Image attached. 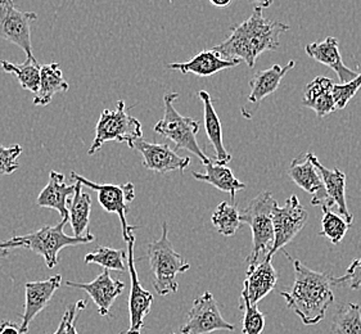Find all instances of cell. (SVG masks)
<instances>
[{
    "instance_id": "36",
    "label": "cell",
    "mask_w": 361,
    "mask_h": 334,
    "mask_svg": "<svg viewBox=\"0 0 361 334\" xmlns=\"http://www.w3.org/2000/svg\"><path fill=\"white\" fill-rule=\"evenodd\" d=\"M336 287H348L353 291H357L361 288V257L351 262V265L347 268L346 274L343 276L334 278Z\"/></svg>"
},
{
    "instance_id": "44",
    "label": "cell",
    "mask_w": 361,
    "mask_h": 334,
    "mask_svg": "<svg viewBox=\"0 0 361 334\" xmlns=\"http://www.w3.org/2000/svg\"><path fill=\"white\" fill-rule=\"evenodd\" d=\"M171 334H175V333H171Z\"/></svg>"
},
{
    "instance_id": "29",
    "label": "cell",
    "mask_w": 361,
    "mask_h": 334,
    "mask_svg": "<svg viewBox=\"0 0 361 334\" xmlns=\"http://www.w3.org/2000/svg\"><path fill=\"white\" fill-rule=\"evenodd\" d=\"M334 334H361V306L347 302L341 306L333 318Z\"/></svg>"
},
{
    "instance_id": "40",
    "label": "cell",
    "mask_w": 361,
    "mask_h": 334,
    "mask_svg": "<svg viewBox=\"0 0 361 334\" xmlns=\"http://www.w3.org/2000/svg\"><path fill=\"white\" fill-rule=\"evenodd\" d=\"M251 6H253L255 8H259V9H262V8H269L273 3H274V0H247Z\"/></svg>"
},
{
    "instance_id": "35",
    "label": "cell",
    "mask_w": 361,
    "mask_h": 334,
    "mask_svg": "<svg viewBox=\"0 0 361 334\" xmlns=\"http://www.w3.org/2000/svg\"><path fill=\"white\" fill-rule=\"evenodd\" d=\"M22 147L16 144L13 147H4L0 144V176L11 175L20 168L18 157L21 154Z\"/></svg>"
},
{
    "instance_id": "13",
    "label": "cell",
    "mask_w": 361,
    "mask_h": 334,
    "mask_svg": "<svg viewBox=\"0 0 361 334\" xmlns=\"http://www.w3.org/2000/svg\"><path fill=\"white\" fill-rule=\"evenodd\" d=\"M289 178L306 193L311 194V204L322 207H333L332 201L325 189L323 178L311 161L310 152L301 154L292 161L288 170Z\"/></svg>"
},
{
    "instance_id": "15",
    "label": "cell",
    "mask_w": 361,
    "mask_h": 334,
    "mask_svg": "<svg viewBox=\"0 0 361 334\" xmlns=\"http://www.w3.org/2000/svg\"><path fill=\"white\" fill-rule=\"evenodd\" d=\"M62 285V276H53L47 280L29 282L25 285V310L22 315L21 333L29 332L31 321L35 319L37 314L42 313L47 306L49 305L51 297Z\"/></svg>"
},
{
    "instance_id": "30",
    "label": "cell",
    "mask_w": 361,
    "mask_h": 334,
    "mask_svg": "<svg viewBox=\"0 0 361 334\" xmlns=\"http://www.w3.org/2000/svg\"><path fill=\"white\" fill-rule=\"evenodd\" d=\"M211 221L221 235L233 237L242 225L240 211L234 204L221 202L212 214Z\"/></svg>"
},
{
    "instance_id": "1",
    "label": "cell",
    "mask_w": 361,
    "mask_h": 334,
    "mask_svg": "<svg viewBox=\"0 0 361 334\" xmlns=\"http://www.w3.org/2000/svg\"><path fill=\"white\" fill-rule=\"evenodd\" d=\"M289 29L286 23L267 20L262 15V9L255 8L248 20L235 25L231 35L212 49L226 61H243L252 68L264 51L279 49L281 37Z\"/></svg>"
},
{
    "instance_id": "22",
    "label": "cell",
    "mask_w": 361,
    "mask_h": 334,
    "mask_svg": "<svg viewBox=\"0 0 361 334\" xmlns=\"http://www.w3.org/2000/svg\"><path fill=\"white\" fill-rule=\"evenodd\" d=\"M336 84L329 78L318 76L305 89L302 106L312 109L319 118H324L337 109L333 87Z\"/></svg>"
},
{
    "instance_id": "27",
    "label": "cell",
    "mask_w": 361,
    "mask_h": 334,
    "mask_svg": "<svg viewBox=\"0 0 361 334\" xmlns=\"http://www.w3.org/2000/svg\"><path fill=\"white\" fill-rule=\"evenodd\" d=\"M90 211H92V197L82 192V184L76 182V192L68 207V221L73 228V237L82 238L87 237L89 223H90Z\"/></svg>"
},
{
    "instance_id": "34",
    "label": "cell",
    "mask_w": 361,
    "mask_h": 334,
    "mask_svg": "<svg viewBox=\"0 0 361 334\" xmlns=\"http://www.w3.org/2000/svg\"><path fill=\"white\" fill-rule=\"evenodd\" d=\"M360 87L361 73H359L354 80L348 81L346 84H336L333 87V95H334L337 109H346L347 104L360 90Z\"/></svg>"
},
{
    "instance_id": "6",
    "label": "cell",
    "mask_w": 361,
    "mask_h": 334,
    "mask_svg": "<svg viewBox=\"0 0 361 334\" xmlns=\"http://www.w3.org/2000/svg\"><path fill=\"white\" fill-rule=\"evenodd\" d=\"M179 98L178 93H167L164 97L165 113L154 125V131L164 138L170 139L175 144V149H184L195 154L203 165H209L211 160L202 152L197 143V134L200 131V123L190 117L181 116L173 107V102Z\"/></svg>"
},
{
    "instance_id": "21",
    "label": "cell",
    "mask_w": 361,
    "mask_h": 334,
    "mask_svg": "<svg viewBox=\"0 0 361 334\" xmlns=\"http://www.w3.org/2000/svg\"><path fill=\"white\" fill-rule=\"evenodd\" d=\"M310 157L312 163L317 166L319 173L323 178L325 189H326L328 196L332 201L333 206H337L341 216L345 218L348 224H351L354 221V216L347 207L346 175H345V173H342L340 168L329 170V168L323 166L314 153L310 152Z\"/></svg>"
},
{
    "instance_id": "38",
    "label": "cell",
    "mask_w": 361,
    "mask_h": 334,
    "mask_svg": "<svg viewBox=\"0 0 361 334\" xmlns=\"http://www.w3.org/2000/svg\"><path fill=\"white\" fill-rule=\"evenodd\" d=\"M0 334H22L21 326L16 324L13 321L4 320L0 323Z\"/></svg>"
},
{
    "instance_id": "11",
    "label": "cell",
    "mask_w": 361,
    "mask_h": 334,
    "mask_svg": "<svg viewBox=\"0 0 361 334\" xmlns=\"http://www.w3.org/2000/svg\"><path fill=\"white\" fill-rule=\"evenodd\" d=\"M307 218L309 214L304 206L300 204L297 196L289 197L283 207L275 206L273 212L274 245L267 257L273 259L279 249H283L295 240L297 234L304 229Z\"/></svg>"
},
{
    "instance_id": "10",
    "label": "cell",
    "mask_w": 361,
    "mask_h": 334,
    "mask_svg": "<svg viewBox=\"0 0 361 334\" xmlns=\"http://www.w3.org/2000/svg\"><path fill=\"white\" fill-rule=\"evenodd\" d=\"M234 329L235 327L223 318L212 293L206 291L195 298L187 321L180 328V334H211L216 330L233 332Z\"/></svg>"
},
{
    "instance_id": "37",
    "label": "cell",
    "mask_w": 361,
    "mask_h": 334,
    "mask_svg": "<svg viewBox=\"0 0 361 334\" xmlns=\"http://www.w3.org/2000/svg\"><path fill=\"white\" fill-rule=\"evenodd\" d=\"M87 299H80L76 304L71 305V318L68 321L66 334H79L76 329V321L79 319L80 314L82 313V310L87 309Z\"/></svg>"
},
{
    "instance_id": "19",
    "label": "cell",
    "mask_w": 361,
    "mask_h": 334,
    "mask_svg": "<svg viewBox=\"0 0 361 334\" xmlns=\"http://www.w3.org/2000/svg\"><path fill=\"white\" fill-rule=\"evenodd\" d=\"M296 62L289 61L287 65L271 66L267 70H262L253 75L252 79L250 80V87H251V94L248 97V106H252L253 113L257 111V104L262 102L269 95L274 94L278 90V87L282 82L283 78L295 67Z\"/></svg>"
},
{
    "instance_id": "32",
    "label": "cell",
    "mask_w": 361,
    "mask_h": 334,
    "mask_svg": "<svg viewBox=\"0 0 361 334\" xmlns=\"http://www.w3.org/2000/svg\"><path fill=\"white\" fill-rule=\"evenodd\" d=\"M350 224L345 218L334 214L331 209L323 207V218H322V230L320 237H326L333 245H338L345 238Z\"/></svg>"
},
{
    "instance_id": "23",
    "label": "cell",
    "mask_w": 361,
    "mask_h": 334,
    "mask_svg": "<svg viewBox=\"0 0 361 334\" xmlns=\"http://www.w3.org/2000/svg\"><path fill=\"white\" fill-rule=\"evenodd\" d=\"M239 61H226L216 51L209 49L198 53L193 58L184 63H170V70H178L181 73H193L195 76L209 78L226 68L238 65Z\"/></svg>"
},
{
    "instance_id": "42",
    "label": "cell",
    "mask_w": 361,
    "mask_h": 334,
    "mask_svg": "<svg viewBox=\"0 0 361 334\" xmlns=\"http://www.w3.org/2000/svg\"><path fill=\"white\" fill-rule=\"evenodd\" d=\"M120 334H126V333H123V332H121V333H120Z\"/></svg>"
},
{
    "instance_id": "33",
    "label": "cell",
    "mask_w": 361,
    "mask_h": 334,
    "mask_svg": "<svg viewBox=\"0 0 361 334\" xmlns=\"http://www.w3.org/2000/svg\"><path fill=\"white\" fill-rule=\"evenodd\" d=\"M242 304L239 309L243 310L242 334H261L265 328V314L261 313L257 305H252L250 299L240 293Z\"/></svg>"
},
{
    "instance_id": "39",
    "label": "cell",
    "mask_w": 361,
    "mask_h": 334,
    "mask_svg": "<svg viewBox=\"0 0 361 334\" xmlns=\"http://www.w3.org/2000/svg\"><path fill=\"white\" fill-rule=\"evenodd\" d=\"M70 318H71V306L67 309V311H66L65 315H63V318L61 320L59 327H58L57 330H56L53 334H66V332H67V326H68V321H70Z\"/></svg>"
},
{
    "instance_id": "4",
    "label": "cell",
    "mask_w": 361,
    "mask_h": 334,
    "mask_svg": "<svg viewBox=\"0 0 361 334\" xmlns=\"http://www.w3.org/2000/svg\"><path fill=\"white\" fill-rule=\"evenodd\" d=\"M147 259L153 276V288L159 296H167L179 291L178 274L187 273L189 264L179 252L173 249L169 240L167 223L162 224V235L147 246Z\"/></svg>"
},
{
    "instance_id": "28",
    "label": "cell",
    "mask_w": 361,
    "mask_h": 334,
    "mask_svg": "<svg viewBox=\"0 0 361 334\" xmlns=\"http://www.w3.org/2000/svg\"><path fill=\"white\" fill-rule=\"evenodd\" d=\"M1 68L6 73H13L22 89L37 94L40 87L42 73V66L37 63V59H26L23 63H11L7 61H1Z\"/></svg>"
},
{
    "instance_id": "18",
    "label": "cell",
    "mask_w": 361,
    "mask_h": 334,
    "mask_svg": "<svg viewBox=\"0 0 361 334\" xmlns=\"http://www.w3.org/2000/svg\"><path fill=\"white\" fill-rule=\"evenodd\" d=\"M306 54L322 65L328 66L337 73L341 84H346L348 81L354 80L359 73L350 70L342 61L338 40L336 37H328L320 43L307 44L305 47Z\"/></svg>"
},
{
    "instance_id": "26",
    "label": "cell",
    "mask_w": 361,
    "mask_h": 334,
    "mask_svg": "<svg viewBox=\"0 0 361 334\" xmlns=\"http://www.w3.org/2000/svg\"><path fill=\"white\" fill-rule=\"evenodd\" d=\"M70 89L68 82L63 78L61 66L48 63L42 66L40 87L34 98V106H48L57 93H65Z\"/></svg>"
},
{
    "instance_id": "20",
    "label": "cell",
    "mask_w": 361,
    "mask_h": 334,
    "mask_svg": "<svg viewBox=\"0 0 361 334\" xmlns=\"http://www.w3.org/2000/svg\"><path fill=\"white\" fill-rule=\"evenodd\" d=\"M76 192L75 185H67L65 175L51 170L49 182L37 196V206L57 211L62 220H68V198Z\"/></svg>"
},
{
    "instance_id": "43",
    "label": "cell",
    "mask_w": 361,
    "mask_h": 334,
    "mask_svg": "<svg viewBox=\"0 0 361 334\" xmlns=\"http://www.w3.org/2000/svg\"><path fill=\"white\" fill-rule=\"evenodd\" d=\"M0 67H1V62H0Z\"/></svg>"
},
{
    "instance_id": "17",
    "label": "cell",
    "mask_w": 361,
    "mask_h": 334,
    "mask_svg": "<svg viewBox=\"0 0 361 334\" xmlns=\"http://www.w3.org/2000/svg\"><path fill=\"white\" fill-rule=\"evenodd\" d=\"M66 285L87 292L90 298L94 301L102 316L109 315V309L114 305L116 298L118 297L125 290V283L118 279H112L109 276V270L107 269L103 270L101 274L90 283H76V282L67 280Z\"/></svg>"
},
{
    "instance_id": "8",
    "label": "cell",
    "mask_w": 361,
    "mask_h": 334,
    "mask_svg": "<svg viewBox=\"0 0 361 334\" xmlns=\"http://www.w3.org/2000/svg\"><path fill=\"white\" fill-rule=\"evenodd\" d=\"M71 178L76 182L82 184V187L93 189L98 194V202L106 212L109 214H117L120 221H121V229H123V238L126 243L130 240L131 234L139 226H131L128 224L126 214L129 212V204L135 199V187L133 183H125V184H98L92 180H87V178L76 174L75 171L71 173Z\"/></svg>"
},
{
    "instance_id": "9",
    "label": "cell",
    "mask_w": 361,
    "mask_h": 334,
    "mask_svg": "<svg viewBox=\"0 0 361 334\" xmlns=\"http://www.w3.org/2000/svg\"><path fill=\"white\" fill-rule=\"evenodd\" d=\"M37 20L35 12L17 9L15 0H0V37L21 48L27 59H37L31 45V23Z\"/></svg>"
},
{
    "instance_id": "25",
    "label": "cell",
    "mask_w": 361,
    "mask_h": 334,
    "mask_svg": "<svg viewBox=\"0 0 361 334\" xmlns=\"http://www.w3.org/2000/svg\"><path fill=\"white\" fill-rule=\"evenodd\" d=\"M192 175L198 182L207 183L221 192L229 193L233 201H235L237 192L247 188L246 184L239 182L229 167L220 163H212V161L209 165H206V174H200L193 171Z\"/></svg>"
},
{
    "instance_id": "3",
    "label": "cell",
    "mask_w": 361,
    "mask_h": 334,
    "mask_svg": "<svg viewBox=\"0 0 361 334\" xmlns=\"http://www.w3.org/2000/svg\"><path fill=\"white\" fill-rule=\"evenodd\" d=\"M68 220H61L57 225H45L37 232L30 233L26 235H16L9 240L0 242V256L7 254L13 248H26L42 256L49 269L58 265V254L66 247L89 245L94 240V235L89 234L87 237L78 238L70 237L63 232V228Z\"/></svg>"
},
{
    "instance_id": "7",
    "label": "cell",
    "mask_w": 361,
    "mask_h": 334,
    "mask_svg": "<svg viewBox=\"0 0 361 334\" xmlns=\"http://www.w3.org/2000/svg\"><path fill=\"white\" fill-rule=\"evenodd\" d=\"M140 138H143L142 124L128 113L125 101L118 99L115 109L102 111L95 126V138L87 154L92 156L98 152L107 142H125L129 148H133L134 143Z\"/></svg>"
},
{
    "instance_id": "5",
    "label": "cell",
    "mask_w": 361,
    "mask_h": 334,
    "mask_svg": "<svg viewBox=\"0 0 361 334\" xmlns=\"http://www.w3.org/2000/svg\"><path fill=\"white\" fill-rule=\"evenodd\" d=\"M278 206L271 193L264 190L253 198L240 211V221L247 224L252 232V252L248 256V265H255L269 256L274 245V223L273 212Z\"/></svg>"
},
{
    "instance_id": "16",
    "label": "cell",
    "mask_w": 361,
    "mask_h": 334,
    "mask_svg": "<svg viewBox=\"0 0 361 334\" xmlns=\"http://www.w3.org/2000/svg\"><path fill=\"white\" fill-rule=\"evenodd\" d=\"M276 283L278 271L273 265V259L265 257L255 265H248L242 293L252 305H257L262 298L274 291Z\"/></svg>"
},
{
    "instance_id": "2",
    "label": "cell",
    "mask_w": 361,
    "mask_h": 334,
    "mask_svg": "<svg viewBox=\"0 0 361 334\" xmlns=\"http://www.w3.org/2000/svg\"><path fill=\"white\" fill-rule=\"evenodd\" d=\"M286 256L293 262L295 280L289 291L281 292V296L305 326H317L324 319L326 310L334 302V276L314 271L300 260H292L288 254Z\"/></svg>"
},
{
    "instance_id": "14",
    "label": "cell",
    "mask_w": 361,
    "mask_h": 334,
    "mask_svg": "<svg viewBox=\"0 0 361 334\" xmlns=\"http://www.w3.org/2000/svg\"><path fill=\"white\" fill-rule=\"evenodd\" d=\"M131 149H135L143 157V166L159 174L171 171H184L190 165L189 157H181L169 144L148 143L145 139H137Z\"/></svg>"
},
{
    "instance_id": "12",
    "label": "cell",
    "mask_w": 361,
    "mask_h": 334,
    "mask_svg": "<svg viewBox=\"0 0 361 334\" xmlns=\"http://www.w3.org/2000/svg\"><path fill=\"white\" fill-rule=\"evenodd\" d=\"M128 245V270L130 276V295H129V316H130V328L126 334H142L145 327V320L151 311L153 304V296L151 292L147 291L137 278L135 261H134V246H135V234H131Z\"/></svg>"
},
{
    "instance_id": "31",
    "label": "cell",
    "mask_w": 361,
    "mask_h": 334,
    "mask_svg": "<svg viewBox=\"0 0 361 334\" xmlns=\"http://www.w3.org/2000/svg\"><path fill=\"white\" fill-rule=\"evenodd\" d=\"M126 254L123 249H115V248L99 247L94 252H90L85 256V264H95L99 265L103 269L114 270L123 273L126 269L128 264H125Z\"/></svg>"
},
{
    "instance_id": "41",
    "label": "cell",
    "mask_w": 361,
    "mask_h": 334,
    "mask_svg": "<svg viewBox=\"0 0 361 334\" xmlns=\"http://www.w3.org/2000/svg\"><path fill=\"white\" fill-rule=\"evenodd\" d=\"M215 7L224 8L228 7L231 3V0H209Z\"/></svg>"
},
{
    "instance_id": "24",
    "label": "cell",
    "mask_w": 361,
    "mask_h": 334,
    "mask_svg": "<svg viewBox=\"0 0 361 334\" xmlns=\"http://www.w3.org/2000/svg\"><path fill=\"white\" fill-rule=\"evenodd\" d=\"M197 95L201 98L204 109V129L209 137L211 144L216 153V163L226 165L231 161V154L226 152L224 142H223V129L220 117L217 116L216 111L214 109L212 99L207 92L200 90Z\"/></svg>"
}]
</instances>
